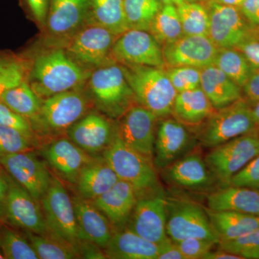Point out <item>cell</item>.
Segmentation results:
<instances>
[{"label": "cell", "mask_w": 259, "mask_h": 259, "mask_svg": "<svg viewBox=\"0 0 259 259\" xmlns=\"http://www.w3.org/2000/svg\"><path fill=\"white\" fill-rule=\"evenodd\" d=\"M161 47L184 35L176 6L163 5L153 19L149 30Z\"/></svg>", "instance_id": "obj_34"}, {"label": "cell", "mask_w": 259, "mask_h": 259, "mask_svg": "<svg viewBox=\"0 0 259 259\" xmlns=\"http://www.w3.org/2000/svg\"><path fill=\"white\" fill-rule=\"evenodd\" d=\"M166 233L174 242L199 238L219 243L206 209L188 199L166 198Z\"/></svg>", "instance_id": "obj_8"}, {"label": "cell", "mask_w": 259, "mask_h": 259, "mask_svg": "<svg viewBox=\"0 0 259 259\" xmlns=\"http://www.w3.org/2000/svg\"><path fill=\"white\" fill-rule=\"evenodd\" d=\"M117 64L165 68L162 47L147 30H128L116 39L112 49Z\"/></svg>", "instance_id": "obj_12"}, {"label": "cell", "mask_w": 259, "mask_h": 259, "mask_svg": "<svg viewBox=\"0 0 259 259\" xmlns=\"http://www.w3.org/2000/svg\"><path fill=\"white\" fill-rule=\"evenodd\" d=\"M0 250L7 259L39 258L30 241L10 228L0 231Z\"/></svg>", "instance_id": "obj_38"}, {"label": "cell", "mask_w": 259, "mask_h": 259, "mask_svg": "<svg viewBox=\"0 0 259 259\" xmlns=\"http://www.w3.org/2000/svg\"><path fill=\"white\" fill-rule=\"evenodd\" d=\"M203 259H242V258L238 255L233 254V253L219 248L215 251H212L211 250L204 255Z\"/></svg>", "instance_id": "obj_51"}, {"label": "cell", "mask_w": 259, "mask_h": 259, "mask_svg": "<svg viewBox=\"0 0 259 259\" xmlns=\"http://www.w3.org/2000/svg\"><path fill=\"white\" fill-rule=\"evenodd\" d=\"M9 190L5 201V217L14 226L36 234L49 233V227L38 201L18 183L8 180Z\"/></svg>", "instance_id": "obj_18"}, {"label": "cell", "mask_w": 259, "mask_h": 259, "mask_svg": "<svg viewBox=\"0 0 259 259\" xmlns=\"http://www.w3.org/2000/svg\"><path fill=\"white\" fill-rule=\"evenodd\" d=\"M117 35L96 23L87 24L61 46L80 66L90 71L116 64L112 59V47Z\"/></svg>", "instance_id": "obj_7"}, {"label": "cell", "mask_w": 259, "mask_h": 259, "mask_svg": "<svg viewBox=\"0 0 259 259\" xmlns=\"http://www.w3.org/2000/svg\"><path fill=\"white\" fill-rule=\"evenodd\" d=\"M5 258L4 255L3 254V253H2L1 250H0V259H3Z\"/></svg>", "instance_id": "obj_57"}, {"label": "cell", "mask_w": 259, "mask_h": 259, "mask_svg": "<svg viewBox=\"0 0 259 259\" xmlns=\"http://www.w3.org/2000/svg\"><path fill=\"white\" fill-rule=\"evenodd\" d=\"M192 139L185 125L174 118L164 117L156 130L153 163L161 170L190 152Z\"/></svg>", "instance_id": "obj_20"}, {"label": "cell", "mask_w": 259, "mask_h": 259, "mask_svg": "<svg viewBox=\"0 0 259 259\" xmlns=\"http://www.w3.org/2000/svg\"></svg>", "instance_id": "obj_58"}, {"label": "cell", "mask_w": 259, "mask_h": 259, "mask_svg": "<svg viewBox=\"0 0 259 259\" xmlns=\"http://www.w3.org/2000/svg\"><path fill=\"white\" fill-rule=\"evenodd\" d=\"M72 200L79 239L105 248L114 233L111 223L93 201L82 197Z\"/></svg>", "instance_id": "obj_23"}, {"label": "cell", "mask_w": 259, "mask_h": 259, "mask_svg": "<svg viewBox=\"0 0 259 259\" xmlns=\"http://www.w3.org/2000/svg\"><path fill=\"white\" fill-rule=\"evenodd\" d=\"M243 89L245 101L253 107L259 102V68H254Z\"/></svg>", "instance_id": "obj_47"}, {"label": "cell", "mask_w": 259, "mask_h": 259, "mask_svg": "<svg viewBox=\"0 0 259 259\" xmlns=\"http://www.w3.org/2000/svg\"><path fill=\"white\" fill-rule=\"evenodd\" d=\"M206 212L219 242L236 239L259 228L258 216L231 210Z\"/></svg>", "instance_id": "obj_29"}, {"label": "cell", "mask_w": 259, "mask_h": 259, "mask_svg": "<svg viewBox=\"0 0 259 259\" xmlns=\"http://www.w3.org/2000/svg\"><path fill=\"white\" fill-rule=\"evenodd\" d=\"M158 1L161 2L163 5H172L177 7L187 2H194V0H158Z\"/></svg>", "instance_id": "obj_54"}, {"label": "cell", "mask_w": 259, "mask_h": 259, "mask_svg": "<svg viewBox=\"0 0 259 259\" xmlns=\"http://www.w3.org/2000/svg\"><path fill=\"white\" fill-rule=\"evenodd\" d=\"M85 86L90 100L110 118H120L137 103L134 91L117 63L94 70Z\"/></svg>", "instance_id": "obj_4"}, {"label": "cell", "mask_w": 259, "mask_h": 259, "mask_svg": "<svg viewBox=\"0 0 259 259\" xmlns=\"http://www.w3.org/2000/svg\"><path fill=\"white\" fill-rule=\"evenodd\" d=\"M198 140L205 148H212L255 131L252 107L244 99L216 110L203 122Z\"/></svg>", "instance_id": "obj_5"}, {"label": "cell", "mask_w": 259, "mask_h": 259, "mask_svg": "<svg viewBox=\"0 0 259 259\" xmlns=\"http://www.w3.org/2000/svg\"><path fill=\"white\" fill-rule=\"evenodd\" d=\"M0 101L28 119L32 125L38 118L42 103L41 99L32 90L27 80L7 91L0 98Z\"/></svg>", "instance_id": "obj_32"}, {"label": "cell", "mask_w": 259, "mask_h": 259, "mask_svg": "<svg viewBox=\"0 0 259 259\" xmlns=\"http://www.w3.org/2000/svg\"><path fill=\"white\" fill-rule=\"evenodd\" d=\"M0 164L36 200L47 192L52 179L45 163L35 153L28 151L3 156Z\"/></svg>", "instance_id": "obj_16"}, {"label": "cell", "mask_w": 259, "mask_h": 259, "mask_svg": "<svg viewBox=\"0 0 259 259\" xmlns=\"http://www.w3.org/2000/svg\"><path fill=\"white\" fill-rule=\"evenodd\" d=\"M221 5H227V6L237 7L240 8L244 0H214Z\"/></svg>", "instance_id": "obj_53"}, {"label": "cell", "mask_w": 259, "mask_h": 259, "mask_svg": "<svg viewBox=\"0 0 259 259\" xmlns=\"http://www.w3.org/2000/svg\"><path fill=\"white\" fill-rule=\"evenodd\" d=\"M44 154L50 166L70 183L76 184L83 167L94 161L88 153L66 139L54 141Z\"/></svg>", "instance_id": "obj_24"}, {"label": "cell", "mask_w": 259, "mask_h": 259, "mask_svg": "<svg viewBox=\"0 0 259 259\" xmlns=\"http://www.w3.org/2000/svg\"><path fill=\"white\" fill-rule=\"evenodd\" d=\"M8 190H9L8 181L0 175V203H5Z\"/></svg>", "instance_id": "obj_52"}, {"label": "cell", "mask_w": 259, "mask_h": 259, "mask_svg": "<svg viewBox=\"0 0 259 259\" xmlns=\"http://www.w3.org/2000/svg\"><path fill=\"white\" fill-rule=\"evenodd\" d=\"M30 244L40 259H72L77 258V250L55 235L47 236L25 231Z\"/></svg>", "instance_id": "obj_35"}, {"label": "cell", "mask_w": 259, "mask_h": 259, "mask_svg": "<svg viewBox=\"0 0 259 259\" xmlns=\"http://www.w3.org/2000/svg\"><path fill=\"white\" fill-rule=\"evenodd\" d=\"M177 8L184 35L208 36L209 16L207 9L194 2H187Z\"/></svg>", "instance_id": "obj_37"}, {"label": "cell", "mask_w": 259, "mask_h": 259, "mask_svg": "<svg viewBox=\"0 0 259 259\" xmlns=\"http://www.w3.org/2000/svg\"><path fill=\"white\" fill-rule=\"evenodd\" d=\"M119 180L118 177L104 160H94L80 172L76 185L81 197L94 200L111 189Z\"/></svg>", "instance_id": "obj_30"}, {"label": "cell", "mask_w": 259, "mask_h": 259, "mask_svg": "<svg viewBox=\"0 0 259 259\" xmlns=\"http://www.w3.org/2000/svg\"><path fill=\"white\" fill-rule=\"evenodd\" d=\"M92 71L85 69L61 48L42 51L34 59L28 82L42 100L84 88Z\"/></svg>", "instance_id": "obj_1"}, {"label": "cell", "mask_w": 259, "mask_h": 259, "mask_svg": "<svg viewBox=\"0 0 259 259\" xmlns=\"http://www.w3.org/2000/svg\"><path fill=\"white\" fill-rule=\"evenodd\" d=\"M167 76L177 93L200 88V69L190 66L165 67Z\"/></svg>", "instance_id": "obj_41"}, {"label": "cell", "mask_w": 259, "mask_h": 259, "mask_svg": "<svg viewBox=\"0 0 259 259\" xmlns=\"http://www.w3.org/2000/svg\"><path fill=\"white\" fill-rule=\"evenodd\" d=\"M208 209L236 211L259 217V190L248 187H221L207 195Z\"/></svg>", "instance_id": "obj_25"}, {"label": "cell", "mask_w": 259, "mask_h": 259, "mask_svg": "<svg viewBox=\"0 0 259 259\" xmlns=\"http://www.w3.org/2000/svg\"><path fill=\"white\" fill-rule=\"evenodd\" d=\"M91 23H96L119 36L129 30L123 0H90Z\"/></svg>", "instance_id": "obj_31"}, {"label": "cell", "mask_w": 259, "mask_h": 259, "mask_svg": "<svg viewBox=\"0 0 259 259\" xmlns=\"http://www.w3.org/2000/svg\"><path fill=\"white\" fill-rule=\"evenodd\" d=\"M239 8L250 25H259V0H244Z\"/></svg>", "instance_id": "obj_49"}, {"label": "cell", "mask_w": 259, "mask_h": 259, "mask_svg": "<svg viewBox=\"0 0 259 259\" xmlns=\"http://www.w3.org/2000/svg\"><path fill=\"white\" fill-rule=\"evenodd\" d=\"M115 127L103 115L90 113L68 130L70 139L88 153L104 151L111 142Z\"/></svg>", "instance_id": "obj_21"}, {"label": "cell", "mask_w": 259, "mask_h": 259, "mask_svg": "<svg viewBox=\"0 0 259 259\" xmlns=\"http://www.w3.org/2000/svg\"><path fill=\"white\" fill-rule=\"evenodd\" d=\"M230 185L259 190V154L233 176Z\"/></svg>", "instance_id": "obj_46"}, {"label": "cell", "mask_w": 259, "mask_h": 259, "mask_svg": "<svg viewBox=\"0 0 259 259\" xmlns=\"http://www.w3.org/2000/svg\"><path fill=\"white\" fill-rule=\"evenodd\" d=\"M259 154V134L255 131L210 148L204 157L214 180L221 187Z\"/></svg>", "instance_id": "obj_6"}, {"label": "cell", "mask_w": 259, "mask_h": 259, "mask_svg": "<svg viewBox=\"0 0 259 259\" xmlns=\"http://www.w3.org/2000/svg\"><path fill=\"white\" fill-rule=\"evenodd\" d=\"M234 49L241 51L253 68H259V25H251L243 40Z\"/></svg>", "instance_id": "obj_45"}, {"label": "cell", "mask_w": 259, "mask_h": 259, "mask_svg": "<svg viewBox=\"0 0 259 259\" xmlns=\"http://www.w3.org/2000/svg\"><path fill=\"white\" fill-rule=\"evenodd\" d=\"M161 171L166 183L183 190H208L216 182L204 158L196 151H190Z\"/></svg>", "instance_id": "obj_19"}, {"label": "cell", "mask_w": 259, "mask_h": 259, "mask_svg": "<svg viewBox=\"0 0 259 259\" xmlns=\"http://www.w3.org/2000/svg\"><path fill=\"white\" fill-rule=\"evenodd\" d=\"M219 248L241 257L259 259V228L231 241H221Z\"/></svg>", "instance_id": "obj_40"}, {"label": "cell", "mask_w": 259, "mask_h": 259, "mask_svg": "<svg viewBox=\"0 0 259 259\" xmlns=\"http://www.w3.org/2000/svg\"><path fill=\"white\" fill-rule=\"evenodd\" d=\"M200 88L177 93L171 115L185 126L201 125L215 111Z\"/></svg>", "instance_id": "obj_28"}, {"label": "cell", "mask_w": 259, "mask_h": 259, "mask_svg": "<svg viewBox=\"0 0 259 259\" xmlns=\"http://www.w3.org/2000/svg\"><path fill=\"white\" fill-rule=\"evenodd\" d=\"M30 150V140L16 130L0 126V158Z\"/></svg>", "instance_id": "obj_42"}, {"label": "cell", "mask_w": 259, "mask_h": 259, "mask_svg": "<svg viewBox=\"0 0 259 259\" xmlns=\"http://www.w3.org/2000/svg\"><path fill=\"white\" fill-rule=\"evenodd\" d=\"M200 88L215 110L242 98V90L214 65L200 69Z\"/></svg>", "instance_id": "obj_27"}, {"label": "cell", "mask_w": 259, "mask_h": 259, "mask_svg": "<svg viewBox=\"0 0 259 259\" xmlns=\"http://www.w3.org/2000/svg\"><path fill=\"white\" fill-rule=\"evenodd\" d=\"M129 30H149L153 19L163 7L158 0H123Z\"/></svg>", "instance_id": "obj_36"}, {"label": "cell", "mask_w": 259, "mask_h": 259, "mask_svg": "<svg viewBox=\"0 0 259 259\" xmlns=\"http://www.w3.org/2000/svg\"><path fill=\"white\" fill-rule=\"evenodd\" d=\"M5 216V205L3 203H0V222L3 220V217Z\"/></svg>", "instance_id": "obj_56"}, {"label": "cell", "mask_w": 259, "mask_h": 259, "mask_svg": "<svg viewBox=\"0 0 259 259\" xmlns=\"http://www.w3.org/2000/svg\"><path fill=\"white\" fill-rule=\"evenodd\" d=\"M157 119L153 112L137 104L121 116L116 134L129 147L152 158Z\"/></svg>", "instance_id": "obj_13"}, {"label": "cell", "mask_w": 259, "mask_h": 259, "mask_svg": "<svg viewBox=\"0 0 259 259\" xmlns=\"http://www.w3.org/2000/svg\"><path fill=\"white\" fill-rule=\"evenodd\" d=\"M26 2L34 18L44 28L47 23L49 0H26Z\"/></svg>", "instance_id": "obj_48"}, {"label": "cell", "mask_w": 259, "mask_h": 259, "mask_svg": "<svg viewBox=\"0 0 259 259\" xmlns=\"http://www.w3.org/2000/svg\"><path fill=\"white\" fill-rule=\"evenodd\" d=\"M83 88L57 94L42 100L35 125L54 132L69 130L86 115L90 107V97Z\"/></svg>", "instance_id": "obj_9"}, {"label": "cell", "mask_w": 259, "mask_h": 259, "mask_svg": "<svg viewBox=\"0 0 259 259\" xmlns=\"http://www.w3.org/2000/svg\"><path fill=\"white\" fill-rule=\"evenodd\" d=\"M127 228L158 245L168 239L166 198L163 193L141 197L135 206Z\"/></svg>", "instance_id": "obj_15"}, {"label": "cell", "mask_w": 259, "mask_h": 259, "mask_svg": "<svg viewBox=\"0 0 259 259\" xmlns=\"http://www.w3.org/2000/svg\"><path fill=\"white\" fill-rule=\"evenodd\" d=\"M103 158L119 180L134 187L139 199L162 193L152 158L129 147L116 134L115 130L111 142L104 150Z\"/></svg>", "instance_id": "obj_2"}, {"label": "cell", "mask_w": 259, "mask_h": 259, "mask_svg": "<svg viewBox=\"0 0 259 259\" xmlns=\"http://www.w3.org/2000/svg\"><path fill=\"white\" fill-rule=\"evenodd\" d=\"M120 66L134 91L137 104L153 112L158 118L171 115L177 92L168 79L165 68Z\"/></svg>", "instance_id": "obj_3"}, {"label": "cell", "mask_w": 259, "mask_h": 259, "mask_svg": "<svg viewBox=\"0 0 259 259\" xmlns=\"http://www.w3.org/2000/svg\"><path fill=\"white\" fill-rule=\"evenodd\" d=\"M0 126L16 130L27 139L33 138V127L30 121L23 115L17 113L8 105L0 101Z\"/></svg>", "instance_id": "obj_43"}, {"label": "cell", "mask_w": 259, "mask_h": 259, "mask_svg": "<svg viewBox=\"0 0 259 259\" xmlns=\"http://www.w3.org/2000/svg\"><path fill=\"white\" fill-rule=\"evenodd\" d=\"M91 23L90 0H49L46 28L49 47L59 48Z\"/></svg>", "instance_id": "obj_10"}, {"label": "cell", "mask_w": 259, "mask_h": 259, "mask_svg": "<svg viewBox=\"0 0 259 259\" xmlns=\"http://www.w3.org/2000/svg\"><path fill=\"white\" fill-rule=\"evenodd\" d=\"M157 259H185L176 243L169 238L159 245Z\"/></svg>", "instance_id": "obj_50"}, {"label": "cell", "mask_w": 259, "mask_h": 259, "mask_svg": "<svg viewBox=\"0 0 259 259\" xmlns=\"http://www.w3.org/2000/svg\"><path fill=\"white\" fill-rule=\"evenodd\" d=\"M213 65L241 89L254 69L241 51L234 48L218 49Z\"/></svg>", "instance_id": "obj_33"}, {"label": "cell", "mask_w": 259, "mask_h": 259, "mask_svg": "<svg viewBox=\"0 0 259 259\" xmlns=\"http://www.w3.org/2000/svg\"><path fill=\"white\" fill-rule=\"evenodd\" d=\"M28 79L23 61L13 58L0 59V98L7 91L18 86Z\"/></svg>", "instance_id": "obj_39"}, {"label": "cell", "mask_w": 259, "mask_h": 259, "mask_svg": "<svg viewBox=\"0 0 259 259\" xmlns=\"http://www.w3.org/2000/svg\"><path fill=\"white\" fill-rule=\"evenodd\" d=\"M208 37L218 49L236 48L245 36L251 25L239 8L209 2Z\"/></svg>", "instance_id": "obj_17"}, {"label": "cell", "mask_w": 259, "mask_h": 259, "mask_svg": "<svg viewBox=\"0 0 259 259\" xmlns=\"http://www.w3.org/2000/svg\"><path fill=\"white\" fill-rule=\"evenodd\" d=\"M138 200L134 187L119 180L111 189L92 201L118 231L127 226Z\"/></svg>", "instance_id": "obj_22"}, {"label": "cell", "mask_w": 259, "mask_h": 259, "mask_svg": "<svg viewBox=\"0 0 259 259\" xmlns=\"http://www.w3.org/2000/svg\"><path fill=\"white\" fill-rule=\"evenodd\" d=\"M105 250L109 258L157 259L159 245L123 228L114 232Z\"/></svg>", "instance_id": "obj_26"}, {"label": "cell", "mask_w": 259, "mask_h": 259, "mask_svg": "<svg viewBox=\"0 0 259 259\" xmlns=\"http://www.w3.org/2000/svg\"><path fill=\"white\" fill-rule=\"evenodd\" d=\"M41 201L50 233L76 247L80 239L74 204L60 181L52 178Z\"/></svg>", "instance_id": "obj_11"}, {"label": "cell", "mask_w": 259, "mask_h": 259, "mask_svg": "<svg viewBox=\"0 0 259 259\" xmlns=\"http://www.w3.org/2000/svg\"><path fill=\"white\" fill-rule=\"evenodd\" d=\"M252 113L257 125H259V102L252 107Z\"/></svg>", "instance_id": "obj_55"}, {"label": "cell", "mask_w": 259, "mask_h": 259, "mask_svg": "<svg viewBox=\"0 0 259 259\" xmlns=\"http://www.w3.org/2000/svg\"><path fill=\"white\" fill-rule=\"evenodd\" d=\"M218 49L211 39L204 35H183L162 46L165 67L203 69L213 65Z\"/></svg>", "instance_id": "obj_14"}, {"label": "cell", "mask_w": 259, "mask_h": 259, "mask_svg": "<svg viewBox=\"0 0 259 259\" xmlns=\"http://www.w3.org/2000/svg\"><path fill=\"white\" fill-rule=\"evenodd\" d=\"M185 259H203L218 242L205 238H190L175 242Z\"/></svg>", "instance_id": "obj_44"}]
</instances>
